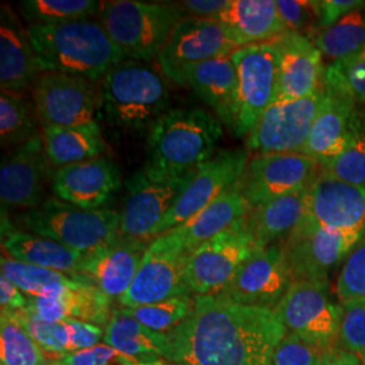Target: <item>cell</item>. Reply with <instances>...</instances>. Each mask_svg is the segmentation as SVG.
<instances>
[{
	"instance_id": "cell-1",
	"label": "cell",
	"mask_w": 365,
	"mask_h": 365,
	"mask_svg": "<svg viewBox=\"0 0 365 365\" xmlns=\"http://www.w3.org/2000/svg\"><path fill=\"white\" fill-rule=\"evenodd\" d=\"M286 333L272 310L194 297L188 318L165 334L164 359L173 365H272Z\"/></svg>"
},
{
	"instance_id": "cell-2",
	"label": "cell",
	"mask_w": 365,
	"mask_h": 365,
	"mask_svg": "<svg viewBox=\"0 0 365 365\" xmlns=\"http://www.w3.org/2000/svg\"><path fill=\"white\" fill-rule=\"evenodd\" d=\"M27 34L42 73L57 72L98 81L126 60L99 19L29 25Z\"/></svg>"
},
{
	"instance_id": "cell-3",
	"label": "cell",
	"mask_w": 365,
	"mask_h": 365,
	"mask_svg": "<svg viewBox=\"0 0 365 365\" xmlns=\"http://www.w3.org/2000/svg\"><path fill=\"white\" fill-rule=\"evenodd\" d=\"M222 135L221 120L202 108L170 110L148 131L144 167L164 176H185L214 156Z\"/></svg>"
},
{
	"instance_id": "cell-4",
	"label": "cell",
	"mask_w": 365,
	"mask_h": 365,
	"mask_svg": "<svg viewBox=\"0 0 365 365\" xmlns=\"http://www.w3.org/2000/svg\"><path fill=\"white\" fill-rule=\"evenodd\" d=\"M106 117L120 129L149 131L170 111V90L153 68L129 60L113 66L102 83Z\"/></svg>"
},
{
	"instance_id": "cell-5",
	"label": "cell",
	"mask_w": 365,
	"mask_h": 365,
	"mask_svg": "<svg viewBox=\"0 0 365 365\" xmlns=\"http://www.w3.org/2000/svg\"><path fill=\"white\" fill-rule=\"evenodd\" d=\"M185 16L182 6L173 3L114 0L103 3L99 22L126 58L141 61L158 56Z\"/></svg>"
},
{
	"instance_id": "cell-6",
	"label": "cell",
	"mask_w": 365,
	"mask_h": 365,
	"mask_svg": "<svg viewBox=\"0 0 365 365\" xmlns=\"http://www.w3.org/2000/svg\"><path fill=\"white\" fill-rule=\"evenodd\" d=\"M21 222L31 235L51 238L81 253L107 245L120 235L117 211L78 209L57 197L26 210Z\"/></svg>"
},
{
	"instance_id": "cell-7",
	"label": "cell",
	"mask_w": 365,
	"mask_h": 365,
	"mask_svg": "<svg viewBox=\"0 0 365 365\" xmlns=\"http://www.w3.org/2000/svg\"><path fill=\"white\" fill-rule=\"evenodd\" d=\"M245 217L190 252L187 284L192 297L222 295L242 264L261 248Z\"/></svg>"
},
{
	"instance_id": "cell-8",
	"label": "cell",
	"mask_w": 365,
	"mask_h": 365,
	"mask_svg": "<svg viewBox=\"0 0 365 365\" xmlns=\"http://www.w3.org/2000/svg\"><path fill=\"white\" fill-rule=\"evenodd\" d=\"M188 255L182 237L175 230L152 240L133 284L118 299L119 304L131 309L179 297H192L187 284Z\"/></svg>"
},
{
	"instance_id": "cell-9",
	"label": "cell",
	"mask_w": 365,
	"mask_h": 365,
	"mask_svg": "<svg viewBox=\"0 0 365 365\" xmlns=\"http://www.w3.org/2000/svg\"><path fill=\"white\" fill-rule=\"evenodd\" d=\"M238 75L235 134L248 135L279 96V52L272 42L238 48L232 54Z\"/></svg>"
},
{
	"instance_id": "cell-10",
	"label": "cell",
	"mask_w": 365,
	"mask_h": 365,
	"mask_svg": "<svg viewBox=\"0 0 365 365\" xmlns=\"http://www.w3.org/2000/svg\"><path fill=\"white\" fill-rule=\"evenodd\" d=\"M274 313L287 333L321 348H339L342 306L331 299L329 280L292 282Z\"/></svg>"
},
{
	"instance_id": "cell-11",
	"label": "cell",
	"mask_w": 365,
	"mask_h": 365,
	"mask_svg": "<svg viewBox=\"0 0 365 365\" xmlns=\"http://www.w3.org/2000/svg\"><path fill=\"white\" fill-rule=\"evenodd\" d=\"M41 128H99L102 93L88 78L43 72L34 84Z\"/></svg>"
},
{
	"instance_id": "cell-12",
	"label": "cell",
	"mask_w": 365,
	"mask_h": 365,
	"mask_svg": "<svg viewBox=\"0 0 365 365\" xmlns=\"http://www.w3.org/2000/svg\"><path fill=\"white\" fill-rule=\"evenodd\" d=\"M196 170L170 178L158 175L146 167L135 170L126 182V195L120 214L119 233L131 238H153L160 222L168 214Z\"/></svg>"
},
{
	"instance_id": "cell-13",
	"label": "cell",
	"mask_w": 365,
	"mask_h": 365,
	"mask_svg": "<svg viewBox=\"0 0 365 365\" xmlns=\"http://www.w3.org/2000/svg\"><path fill=\"white\" fill-rule=\"evenodd\" d=\"M364 235L359 230L330 229L303 218L283 245L292 282L329 280L330 272L345 261Z\"/></svg>"
},
{
	"instance_id": "cell-14",
	"label": "cell",
	"mask_w": 365,
	"mask_h": 365,
	"mask_svg": "<svg viewBox=\"0 0 365 365\" xmlns=\"http://www.w3.org/2000/svg\"><path fill=\"white\" fill-rule=\"evenodd\" d=\"M324 101L322 90L297 101H276L257 120L247 138L256 156L302 153Z\"/></svg>"
},
{
	"instance_id": "cell-15",
	"label": "cell",
	"mask_w": 365,
	"mask_h": 365,
	"mask_svg": "<svg viewBox=\"0 0 365 365\" xmlns=\"http://www.w3.org/2000/svg\"><path fill=\"white\" fill-rule=\"evenodd\" d=\"M247 150H221L196 170L175 206L157 226L153 238L191 220L223 192L241 180L248 165Z\"/></svg>"
},
{
	"instance_id": "cell-16",
	"label": "cell",
	"mask_w": 365,
	"mask_h": 365,
	"mask_svg": "<svg viewBox=\"0 0 365 365\" xmlns=\"http://www.w3.org/2000/svg\"><path fill=\"white\" fill-rule=\"evenodd\" d=\"M237 49L238 45L218 21L185 16L172 30L157 61L167 78L184 87L182 75L188 66L229 56Z\"/></svg>"
},
{
	"instance_id": "cell-17",
	"label": "cell",
	"mask_w": 365,
	"mask_h": 365,
	"mask_svg": "<svg viewBox=\"0 0 365 365\" xmlns=\"http://www.w3.org/2000/svg\"><path fill=\"white\" fill-rule=\"evenodd\" d=\"M321 170L315 160L302 153L261 155L249 160L238 185L253 209L312 187Z\"/></svg>"
},
{
	"instance_id": "cell-18",
	"label": "cell",
	"mask_w": 365,
	"mask_h": 365,
	"mask_svg": "<svg viewBox=\"0 0 365 365\" xmlns=\"http://www.w3.org/2000/svg\"><path fill=\"white\" fill-rule=\"evenodd\" d=\"M292 284V274L283 245L257 249L220 295L235 303L274 312Z\"/></svg>"
},
{
	"instance_id": "cell-19",
	"label": "cell",
	"mask_w": 365,
	"mask_h": 365,
	"mask_svg": "<svg viewBox=\"0 0 365 365\" xmlns=\"http://www.w3.org/2000/svg\"><path fill=\"white\" fill-rule=\"evenodd\" d=\"M52 167L45 153L42 134L15 148L0 165L1 205L25 210L41 206L49 184L52 187Z\"/></svg>"
},
{
	"instance_id": "cell-20",
	"label": "cell",
	"mask_w": 365,
	"mask_h": 365,
	"mask_svg": "<svg viewBox=\"0 0 365 365\" xmlns=\"http://www.w3.org/2000/svg\"><path fill=\"white\" fill-rule=\"evenodd\" d=\"M150 241L119 235L113 242L84 253L76 280L92 284L110 299H120L130 288Z\"/></svg>"
},
{
	"instance_id": "cell-21",
	"label": "cell",
	"mask_w": 365,
	"mask_h": 365,
	"mask_svg": "<svg viewBox=\"0 0 365 365\" xmlns=\"http://www.w3.org/2000/svg\"><path fill=\"white\" fill-rule=\"evenodd\" d=\"M303 218L330 229L365 233V185L342 182L321 170L309 188Z\"/></svg>"
},
{
	"instance_id": "cell-22",
	"label": "cell",
	"mask_w": 365,
	"mask_h": 365,
	"mask_svg": "<svg viewBox=\"0 0 365 365\" xmlns=\"http://www.w3.org/2000/svg\"><path fill=\"white\" fill-rule=\"evenodd\" d=\"M120 188L117 164L107 157L54 170L53 194L78 209L101 210Z\"/></svg>"
},
{
	"instance_id": "cell-23",
	"label": "cell",
	"mask_w": 365,
	"mask_h": 365,
	"mask_svg": "<svg viewBox=\"0 0 365 365\" xmlns=\"http://www.w3.org/2000/svg\"><path fill=\"white\" fill-rule=\"evenodd\" d=\"M274 42L279 52L277 101H297L321 91L325 68L313 39L287 30Z\"/></svg>"
},
{
	"instance_id": "cell-24",
	"label": "cell",
	"mask_w": 365,
	"mask_h": 365,
	"mask_svg": "<svg viewBox=\"0 0 365 365\" xmlns=\"http://www.w3.org/2000/svg\"><path fill=\"white\" fill-rule=\"evenodd\" d=\"M357 103L346 93L324 81V101L314 120L302 155L315 160L321 168L339 157L348 140V129Z\"/></svg>"
},
{
	"instance_id": "cell-25",
	"label": "cell",
	"mask_w": 365,
	"mask_h": 365,
	"mask_svg": "<svg viewBox=\"0 0 365 365\" xmlns=\"http://www.w3.org/2000/svg\"><path fill=\"white\" fill-rule=\"evenodd\" d=\"M37 57L19 18L10 6L0 7V87L1 92L21 93L38 80Z\"/></svg>"
},
{
	"instance_id": "cell-26",
	"label": "cell",
	"mask_w": 365,
	"mask_h": 365,
	"mask_svg": "<svg viewBox=\"0 0 365 365\" xmlns=\"http://www.w3.org/2000/svg\"><path fill=\"white\" fill-rule=\"evenodd\" d=\"M232 54L188 66L182 75V84L195 92L205 105L214 110L222 123L233 131L238 75Z\"/></svg>"
},
{
	"instance_id": "cell-27",
	"label": "cell",
	"mask_w": 365,
	"mask_h": 365,
	"mask_svg": "<svg viewBox=\"0 0 365 365\" xmlns=\"http://www.w3.org/2000/svg\"><path fill=\"white\" fill-rule=\"evenodd\" d=\"M217 21L238 48L272 42L287 31L274 0H229Z\"/></svg>"
},
{
	"instance_id": "cell-28",
	"label": "cell",
	"mask_w": 365,
	"mask_h": 365,
	"mask_svg": "<svg viewBox=\"0 0 365 365\" xmlns=\"http://www.w3.org/2000/svg\"><path fill=\"white\" fill-rule=\"evenodd\" d=\"M3 249L14 260L54 269L76 277L84 253L68 248L51 238L39 237L31 233H22L10 229H1Z\"/></svg>"
},
{
	"instance_id": "cell-29",
	"label": "cell",
	"mask_w": 365,
	"mask_h": 365,
	"mask_svg": "<svg viewBox=\"0 0 365 365\" xmlns=\"http://www.w3.org/2000/svg\"><path fill=\"white\" fill-rule=\"evenodd\" d=\"M250 210L252 207L241 194L237 182L235 187L212 200L191 220L172 230L182 237L185 248L191 252L210 238L221 235L235 222L244 218Z\"/></svg>"
},
{
	"instance_id": "cell-30",
	"label": "cell",
	"mask_w": 365,
	"mask_h": 365,
	"mask_svg": "<svg viewBox=\"0 0 365 365\" xmlns=\"http://www.w3.org/2000/svg\"><path fill=\"white\" fill-rule=\"evenodd\" d=\"M309 188L277 197L249 211L245 218L261 248L274 245L295 230L306 212Z\"/></svg>"
},
{
	"instance_id": "cell-31",
	"label": "cell",
	"mask_w": 365,
	"mask_h": 365,
	"mask_svg": "<svg viewBox=\"0 0 365 365\" xmlns=\"http://www.w3.org/2000/svg\"><path fill=\"white\" fill-rule=\"evenodd\" d=\"M105 344L140 364H149L164 357L167 337L144 327L122 307L113 312L105 327Z\"/></svg>"
},
{
	"instance_id": "cell-32",
	"label": "cell",
	"mask_w": 365,
	"mask_h": 365,
	"mask_svg": "<svg viewBox=\"0 0 365 365\" xmlns=\"http://www.w3.org/2000/svg\"><path fill=\"white\" fill-rule=\"evenodd\" d=\"M45 153L57 170L102 156L101 128H42Z\"/></svg>"
},
{
	"instance_id": "cell-33",
	"label": "cell",
	"mask_w": 365,
	"mask_h": 365,
	"mask_svg": "<svg viewBox=\"0 0 365 365\" xmlns=\"http://www.w3.org/2000/svg\"><path fill=\"white\" fill-rule=\"evenodd\" d=\"M0 269L3 276L11 280L31 299L58 295L78 282L76 279L69 277V274L4 256L0 260Z\"/></svg>"
},
{
	"instance_id": "cell-34",
	"label": "cell",
	"mask_w": 365,
	"mask_h": 365,
	"mask_svg": "<svg viewBox=\"0 0 365 365\" xmlns=\"http://www.w3.org/2000/svg\"><path fill=\"white\" fill-rule=\"evenodd\" d=\"M313 41L321 54L334 63L359 52L365 45V7L319 30Z\"/></svg>"
},
{
	"instance_id": "cell-35",
	"label": "cell",
	"mask_w": 365,
	"mask_h": 365,
	"mask_svg": "<svg viewBox=\"0 0 365 365\" xmlns=\"http://www.w3.org/2000/svg\"><path fill=\"white\" fill-rule=\"evenodd\" d=\"M322 172L342 182L365 185V106L353 111L344 152L322 167Z\"/></svg>"
},
{
	"instance_id": "cell-36",
	"label": "cell",
	"mask_w": 365,
	"mask_h": 365,
	"mask_svg": "<svg viewBox=\"0 0 365 365\" xmlns=\"http://www.w3.org/2000/svg\"><path fill=\"white\" fill-rule=\"evenodd\" d=\"M102 6L96 0H24L18 7L29 25H54L91 19Z\"/></svg>"
},
{
	"instance_id": "cell-37",
	"label": "cell",
	"mask_w": 365,
	"mask_h": 365,
	"mask_svg": "<svg viewBox=\"0 0 365 365\" xmlns=\"http://www.w3.org/2000/svg\"><path fill=\"white\" fill-rule=\"evenodd\" d=\"M48 354L31 339L15 313L0 315V363L1 365H45Z\"/></svg>"
},
{
	"instance_id": "cell-38",
	"label": "cell",
	"mask_w": 365,
	"mask_h": 365,
	"mask_svg": "<svg viewBox=\"0 0 365 365\" xmlns=\"http://www.w3.org/2000/svg\"><path fill=\"white\" fill-rule=\"evenodd\" d=\"M37 122L30 106L21 93L1 92L0 96V141L1 146L19 148L39 137Z\"/></svg>"
},
{
	"instance_id": "cell-39",
	"label": "cell",
	"mask_w": 365,
	"mask_h": 365,
	"mask_svg": "<svg viewBox=\"0 0 365 365\" xmlns=\"http://www.w3.org/2000/svg\"><path fill=\"white\" fill-rule=\"evenodd\" d=\"M60 299L66 319H76L96 327H107L114 312L110 307L111 299L101 289L78 280L60 294Z\"/></svg>"
},
{
	"instance_id": "cell-40",
	"label": "cell",
	"mask_w": 365,
	"mask_h": 365,
	"mask_svg": "<svg viewBox=\"0 0 365 365\" xmlns=\"http://www.w3.org/2000/svg\"><path fill=\"white\" fill-rule=\"evenodd\" d=\"M192 307L194 297H179L153 304L123 309L148 329L160 334H167L182 325L192 312Z\"/></svg>"
},
{
	"instance_id": "cell-41",
	"label": "cell",
	"mask_w": 365,
	"mask_h": 365,
	"mask_svg": "<svg viewBox=\"0 0 365 365\" xmlns=\"http://www.w3.org/2000/svg\"><path fill=\"white\" fill-rule=\"evenodd\" d=\"M324 81L365 105V45L352 56L325 68Z\"/></svg>"
},
{
	"instance_id": "cell-42",
	"label": "cell",
	"mask_w": 365,
	"mask_h": 365,
	"mask_svg": "<svg viewBox=\"0 0 365 365\" xmlns=\"http://www.w3.org/2000/svg\"><path fill=\"white\" fill-rule=\"evenodd\" d=\"M16 314L27 333L39 345V348L49 356V359H57L58 361L68 354V330L66 321L46 322L39 319L29 310Z\"/></svg>"
},
{
	"instance_id": "cell-43",
	"label": "cell",
	"mask_w": 365,
	"mask_h": 365,
	"mask_svg": "<svg viewBox=\"0 0 365 365\" xmlns=\"http://www.w3.org/2000/svg\"><path fill=\"white\" fill-rule=\"evenodd\" d=\"M339 349L321 348L294 333H286L274 349L272 365H327Z\"/></svg>"
},
{
	"instance_id": "cell-44",
	"label": "cell",
	"mask_w": 365,
	"mask_h": 365,
	"mask_svg": "<svg viewBox=\"0 0 365 365\" xmlns=\"http://www.w3.org/2000/svg\"><path fill=\"white\" fill-rule=\"evenodd\" d=\"M336 292L341 303L365 298V235L342 262Z\"/></svg>"
},
{
	"instance_id": "cell-45",
	"label": "cell",
	"mask_w": 365,
	"mask_h": 365,
	"mask_svg": "<svg viewBox=\"0 0 365 365\" xmlns=\"http://www.w3.org/2000/svg\"><path fill=\"white\" fill-rule=\"evenodd\" d=\"M339 325V348L344 352H365V298L345 302Z\"/></svg>"
},
{
	"instance_id": "cell-46",
	"label": "cell",
	"mask_w": 365,
	"mask_h": 365,
	"mask_svg": "<svg viewBox=\"0 0 365 365\" xmlns=\"http://www.w3.org/2000/svg\"><path fill=\"white\" fill-rule=\"evenodd\" d=\"M276 7L288 31L313 39L318 33V0H277Z\"/></svg>"
},
{
	"instance_id": "cell-47",
	"label": "cell",
	"mask_w": 365,
	"mask_h": 365,
	"mask_svg": "<svg viewBox=\"0 0 365 365\" xmlns=\"http://www.w3.org/2000/svg\"><path fill=\"white\" fill-rule=\"evenodd\" d=\"M60 365H140L129 356H125L107 344H98L88 349L69 353L64 356Z\"/></svg>"
},
{
	"instance_id": "cell-48",
	"label": "cell",
	"mask_w": 365,
	"mask_h": 365,
	"mask_svg": "<svg viewBox=\"0 0 365 365\" xmlns=\"http://www.w3.org/2000/svg\"><path fill=\"white\" fill-rule=\"evenodd\" d=\"M66 325L68 330V354L92 348L98 345L101 339H105V331L101 327L76 319H66Z\"/></svg>"
},
{
	"instance_id": "cell-49",
	"label": "cell",
	"mask_w": 365,
	"mask_h": 365,
	"mask_svg": "<svg viewBox=\"0 0 365 365\" xmlns=\"http://www.w3.org/2000/svg\"><path fill=\"white\" fill-rule=\"evenodd\" d=\"M363 7V0H318V31L337 24L341 18Z\"/></svg>"
},
{
	"instance_id": "cell-50",
	"label": "cell",
	"mask_w": 365,
	"mask_h": 365,
	"mask_svg": "<svg viewBox=\"0 0 365 365\" xmlns=\"http://www.w3.org/2000/svg\"><path fill=\"white\" fill-rule=\"evenodd\" d=\"M29 299L24 292L9 280L6 276H0V307L1 313H19L26 310Z\"/></svg>"
},
{
	"instance_id": "cell-51",
	"label": "cell",
	"mask_w": 365,
	"mask_h": 365,
	"mask_svg": "<svg viewBox=\"0 0 365 365\" xmlns=\"http://www.w3.org/2000/svg\"><path fill=\"white\" fill-rule=\"evenodd\" d=\"M227 3L229 0H187L182 4V9L191 14V16L217 21Z\"/></svg>"
},
{
	"instance_id": "cell-52",
	"label": "cell",
	"mask_w": 365,
	"mask_h": 365,
	"mask_svg": "<svg viewBox=\"0 0 365 365\" xmlns=\"http://www.w3.org/2000/svg\"><path fill=\"white\" fill-rule=\"evenodd\" d=\"M327 365H364L361 359L357 354L353 353L344 352L339 349L334 353V356L329 360Z\"/></svg>"
},
{
	"instance_id": "cell-53",
	"label": "cell",
	"mask_w": 365,
	"mask_h": 365,
	"mask_svg": "<svg viewBox=\"0 0 365 365\" xmlns=\"http://www.w3.org/2000/svg\"><path fill=\"white\" fill-rule=\"evenodd\" d=\"M361 361H363V364L365 365V352L361 353Z\"/></svg>"
},
{
	"instance_id": "cell-54",
	"label": "cell",
	"mask_w": 365,
	"mask_h": 365,
	"mask_svg": "<svg viewBox=\"0 0 365 365\" xmlns=\"http://www.w3.org/2000/svg\"><path fill=\"white\" fill-rule=\"evenodd\" d=\"M45 365H60V364H58V361H56V363H51V364H45Z\"/></svg>"
}]
</instances>
